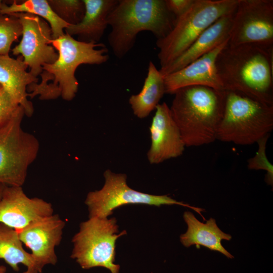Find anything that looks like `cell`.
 I'll list each match as a JSON object with an SVG mask.
<instances>
[{
  "instance_id": "obj_16",
  "label": "cell",
  "mask_w": 273,
  "mask_h": 273,
  "mask_svg": "<svg viewBox=\"0 0 273 273\" xmlns=\"http://www.w3.org/2000/svg\"><path fill=\"white\" fill-rule=\"evenodd\" d=\"M234 12L218 19L180 56L168 65L161 68L159 70L162 74L164 76L181 69L229 40Z\"/></svg>"
},
{
  "instance_id": "obj_25",
  "label": "cell",
  "mask_w": 273,
  "mask_h": 273,
  "mask_svg": "<svg viewBox=\"0 0 273 273\" xmlns=\"http://www.w3.org/2000/svg\"><path fill=\"white\" fill-rule=\"evenodd\" d=\"M270 134L266 135L256 143L258 150L255 156L247 161V167L251 170H263L266 172L265 181L268 185H273V165L268 161L266 154V144Z\"/></svg>"
},
{
  "instance_id": "obj_10",
  "label": "cell",
  "mask_w": 273,
  "mask_h": 273,
  "mask_svg": "<svg viewBox=\"0 0 273 273\" xmlns=\"http://www.w3.org/2000/svg\"><path fill=\"white\" fill-rule=\"evenodd\" d=\"M228 43L273 46V1L239 0Z\"/></svg>"
},
{
  "instance_id": "obj_23",
  "label": "cell",
  "mask_w": 273,
  "mask_h": 273,
  "mask_svg": "<svg viewBox=\"0 0 273 273\" xmlns=\"http://www.w3.org/2000/svg\"><path fill=\"white\" fill-rule=\"evenodd\" d=\"M22 26L14 14L0 15V55H9L14 41L22 36Z\"/></svg>"
},
{
  "instance_id": "obj_19",
  "label": "cell",
  "mask_w": 273,
  "mask_h": 273,
  "mask_svg": "<svg viewBox=\"0 0 273 273\" xmlns=\"http://www.w3.org/2000/svg\"><path fill=\"white\" fill-rule=\"evenodd\" d=\"M187 224V232L180 236L181 244L186 247L201 245L212 251L219 252L230 259L234 257L222 245L221 241H230L232 236L222 232L217 226L215 219L210 218L205 223L198 220L191 212L186 211L183 215Z\"/></svg>"
},
{
  "instance_id": "obj_5",
  "label": "cell",
  "mask_w": 273,
  "mask_h": 273,
  "mask_svg": "<svg viewBox=\"0 0 273 273\" xmlns=\"http://www.w3.org/2000/svg\"><path fill=\"white\" fill-rule=\"evenodd\" d=\"M224 90V109L216 140L250 145L270 134L273 128V105Z\"/></svg>"
},
{
  "instance_id": "obj_15",
  "label": "cell",
  "mask_w": 273,
  "mask_h": 273,
  "mask_svg": "<svg viewBox=\"0 0 273 273\" xmlns=\"http://www.w3.org/2000/svg\"><path fill=\"white\" fill-rule=\"evenodd\" d=\"M229 40L181 69L164 76L165 93L174 94L180 88L194 85L224 90L215 63L218 55L228 43Z\"/></svg>"
},
{
  "instance_id": "obj_14",
  "label": "cell",
  "mask_w": 273,
  "mask_h": 273,
  "mask_svg": "<svg viewBox=\"0 0 273 273\" xmlns=\"http://www.w3.org/2000/svg\"><path fill=\"white\" fill-rule=\"evenodd\" d=\"M155 109L149 128L151 143L147 153L152 164L181 156L186 147L167 104H159Z\"/></svg>"
},
{
  "instance_id": "obj_20",
  "label": "cell",
  "mask_w": 273,
  "mask_h": 273,
  "mask_svg": "<svg viewBox=\"0 0 273 273\" xmlns=\"http://www.w3.org/2000/svg\"><path fill=\"white\" fill-rule=\"evenodd\" d=\"M165 93L164 76L153 62L150 61L141 92L129 98V104L134 115L139 118L147 117L156 109Z\"/></svg>"
},
{
  "instance_id": "obj_30",
  "label": "cell",
  "mask_w": 273,
  "mask_h": 273,
  "mask_svg": "<svg viewBox=\"0 0 273 273\" xmlns=\"http://www.w3.org/2000/svg\"><path fill=\"white\" fill-rule=\"evenodd\" d=\"M7 270L6 267L4 265H0V273H6Z\"/></svg>"
},
{
  "instance_id": "obj_22",
  "label": "cell",
  "mask_w": 273,
  "mask_h": 273,
  "mask_svg": "<svg viewBox=\"0 0 273 273\" xmlns=\"http://www.w3.org/2000/svg\"><path fill=\"white\" fill-rule=\"evenodd\" d=\"M0 259L4 260L15 271H19L20 264H23L27 268L34 267L37 269L31 254L26 252L23 248L18 232L1 223Z\"/></svg>"
},
{
  "instance_id": "obj_4",
  "label": "cell",
  "mask_w": 273,
  "mask_h": 273,
  "mask_svg": "<svg viewBox=\"0 0 273 273\" xmlns=\"http://www.w3.org/2000/svg\"><path fill=\"white\" fill-rule=\"evenodd\" d=\"M175 19L165 0H118L107 18L111 28L109 44L114 55L122 59L140 32L150 31L157 39L162 38L171 31Z\"/></svg>"
},
{
  "instance_id": "obj_1",
  "label": "cell",
  "mask_w": 273,
  "mask_h": 273,
  "mask_svg": "<svg viewBox=\"0 0 273 273\" xmlns=\"http://www.w3.org/2000/svg\"><path fill=\"white\" fill-rule=\"evenodd\" d=\"M215 64L224 90L273 105V46L228 43Z\"/></svg>"
},
{
  "instance_id": "obj_24",
  "label": "cell",
  "mask_w": 273,
  "mask_h": 273,
  "mask_svg": "<svg viewBox=\"0 0 273 273\" xmlns=\"http://www.w3.org/2000/svg\"><path fill=\"white\" fill-rule=\"evenodd\" d=\"M53 11L65 22L70 25L79 23L85 13L83 0H48Z\"/></svg>"
},
{
  "instance_id": "obj_2",
  "label": "cell",
  "mask_w": 273,
  "mask_h": 273,
  "mask_svg": "<svg viewBox=\"0 0 273 273\" xmlns=\"http://www.w3.org/2000/svg\"><path fill=\"white\" fill-rule=\"evenodd\" d=\"M52 46L58 52V59L42 66L39 83L27 87L28 97L38 96L40 100H53L61 97L71 101L78 91V82L75 73L81 64H101L109 59L108 51L102 43L85 42L65 33L53 39Z\"/></svg>"
},
{
  "instance_id": "obj_12",
  "label": "cell",
  "mask_w": 273,
  "mask_h": 273,
  "mask_svg": "<svg viewBox=\"0 0 273 273\" xmlns=\"http://www.w3.org/2000/svg\"><path fill=\"white\" fill-rule=\"evenodd\" d=\"M65 225L60 216L53 214L17 231L22 243L31 251L38 273L45 265L56 264L55 248L62 240Z\"/></svg>"
},
{
  "instance_id": "obj_28",
  "label": "cell",
  "mask_w": 273,
  "mask_h": 273,
  "mask_svg": "<svg viewBox=\"0 0 273 273\" xmlns=\"http://www.w3.org/2000/svg\"><path fill=\"white\" fill-rule=\"evenodd\" d=\"M23 273H38L37 270L34 267L27 268V270Z\"/></svg>"
},
{
  "instance_id": "obj_11",
  "label": "cell",
  "mask_w": 273,
  "mask_h": 273,
  "mask_svg": "<svg viewBox=\"0 0 273 273\" xmlns=\"http://www.w3.org/2000/svg\"><path fill=\"white\" fill-rule=\"evenodd\" d=\"M22 26V38L11 50L14 55H21L29 72L37 77L42 72V66L52 64L58 58L52 44V32L49 23L41 18L28 13H13Z\"/></svg>"
},
{
  "instance_id": "obj_9",
  "label": "cell",
  "mask_w": 273,
  "mask_h": 273,
  "mask_svg": "<svg viewBox=\"0 0 273 273\" xmlns=\"http://www.w3.org/2000/svg\"><path fill=\"white\" fill-rule=\"evenodd\" d=\"M105 184L99 190L89 192L85 204L87 206L89 218H107L113 210L130 204H146L155 206L162 205H178L192 209L202 217L204 209L178 201L168 195H155L137 191L127 184V176L116 173L110 169L104 173Z\"/></svg>"
},
{
  "instance_id": "obj_6",
  "label": "cell",
  "mask_w": 273,
  "mask_h": 273,
  "mask_svg": "<svg viewBox=\"0 0 273 273\" xmlns=\"http://www.w3.org/2000/svg\"><path fill=\"white\" fill-rule=\"evenodd\" d=\"M239 0H195L190 9L175 19L171 31L157 40L161 68L180 56L209 27L235 10Z\"/></svg>"
},
{
  "instance_id": "obj_31",
  "label": "cell",
  "mask_w": 273,
  "mask_h": 273,
  "mask_svg": "<svg viewBox=\"0 0 273 273\" xmlns=\"http://www.w3.org/2000/svg\"><path fill=\"white\" fill-rule=\"evenodd\" d=\"M4 3L5 2H3L2 1H0V15L2 14H1V10H2V6H3Z\"/></svg>"
},
{
  "instance_id": "obj_26",
  "label": "cell",
  "mask_w": 273,
  "mask_h": 273,
  "mask_svg": "<svg viewBox=\"0 0 273 273\" xmlns=\"http://www.w3.org/2000/svg\"><path fill=\"white\" fill-rule=\"evenodd\" d=\"M22 109L0 85V125L8 122Z\"/></svg>"
},
{
  "instance_id": "obj_18",
  "label": "cell",
  "mask_w": 273,
  "mask_h": 273,
  "mask_svg": "<svg viewBox=\"0 0 273 273\" xmlns=\"http://www.w3.org/2000/svg\"><path fill=\"white\" fill-rule=\"evenodd\" d=\"M85 13L82 20L69 25L65 33L85 42L99 43L108 26L107 18L118 0H83Z\"/></svg>"
},
{
  "instance_id": "obj_27",
  "label": "cell",
  "mask_w": 273,
  "mask_h": 273,
  "mask_svg": "<svg viewBox=\"0 0 273 273\" xmlns=\"http://www.w3.org/2000/svg\"><path fill=\"white\" fill-rule=\"evenodd\" d=\"M194 2L195 0H165L168 10L176 19L185 14Z\"/></svg>"
},
{
  "instance_id": "obj_13",
  "label": "cell",
  "mask_w": 273,
  "mask_h": 273,
  "mask_svg": "<svg viewBox=\"0 0 273 273\" xmlns=\"http://www.w3.org/2000/svg\"><path fill=\"white\" fill-rule=\"evenodd\" d=\"M53 213L51 203L29 197L22 187L5 186L0 199V223L18 232Z\"/></svg>"
},
{
  "instance_id": "obj_29",
  "label": "cell",
  "mask_w": 273,
  "mask_h": 273,
  "mask_svg": "<svg viewBox=\"0 0 273 273\" xmlns=\"http://www.w3.org/2000/svg\"><path fill=\"white\" fill-rule=\"evenodd\" d=\"M5 186H6V185L0 184V199L1 198L2 193H3V190H4V188H5Z\"/></svg>"
},
{
  "instance_id": "obj_8",
  "label": "cell",
  "mask_w": 273,
  "mask_h": 273,
  "mask_svg": "<svg viewBox=\"0 0 273 273\" xmlns=\"http://www.w3.org/2000/svg\"><path fill=\"white\" fill-rule=\"evenodd\" d=\"M24 115L22 109L0 125V184L7 186L22 187L39 150L38 139L22 127Z\"/></svg>"
},
{
  "instance_id": "obj_21",
  "label": "cell",
  "mask_w": 273,
  "mask_h": 273,
  "mask_svg": "<svg viewBox=\"0 0 273 273\" xmlns=\"http://www.w3.org/2000/svg\"><path fill=\"white\" fill-rule=\"evenodd\" d=\"M28 13L37 16L46 21L50 26L53 39L65 34V29L69 25L61 20L53 11L48 0H27L21 2L14 1L10 5L4 3L2 14Z\"/></svg>"
},
{
  "instance_id": "obj_3",
  "label": "cell",
  "mask_w": 273,
  "mask_h": 273,
  "mask_svg": "<svg viewBox=\"0 0 273 273\" xmlns=\"http://www.w3.org/2000/svg\"><path fill=\"white\" fill-rule=\"evenodd\" d=\"M170 108L186 147H198L216 140L221 120L225 90L189 86L174 94Z\"/></svg>"
},
{
  "instance_id": "obj_17",
  "label": "cell",
  "mask_w": 273,
  "mask_h": 273,
  "mask_svg": "<svg viewBox=\"0 0 273 273\" xmlns=\"http://www.w3.org/2000/svg\"><path fill=\"white\" fill-rule=\"evenodd\" d=\"M22 56L16 59L9 55H0V85L30 117L34 111L32 103L28 99L27 87L38 82V78L26 69Z\"/></svg>"
},
{
  "instance_id": "obj_7",
  "label": "cell",
  "mask_w": 273,
  "mask_h": 273,
  "mask_svg": "<svg viewBox=\"0 0 273 273\" xmlns=\"http://www.w3.org/2000/svg\"><path fill=\"white\" fill-rule=\"evenodd\" d=\"M126 234L125 230L118 233L115 217L89 218L80 223L79 231L72 238L70 257L83 269L102 267L111 273H119L120 266L114 263L116 242Z\"/></svg>"
}]
</instances>
